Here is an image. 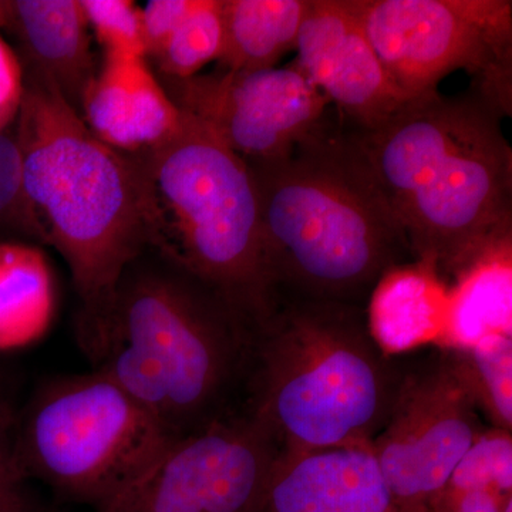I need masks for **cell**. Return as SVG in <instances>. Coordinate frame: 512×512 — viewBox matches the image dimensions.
I'll list each match as a JSON object with an SVG mask.
<instances>
[{
  "label": "cell",
  "instance_id": "6da1fadb",
  "mask_svg": "<svg viewBox=\"0 0 512 512\" xmlns=\"http://www.w3.org/2000/svg\"><path fill=\"white\" fill-rule=\"evenodd\" d=\"M25 93L15 121L22 187L40 242L69 266L77 339L99 365L113 343L117 289L147 251L133 163L94 136L55 84L22 66Z\"/></svg>",
  "mask_w": 512,
  "mask_h": 512
},
{
  "label": "cell",
  "instance_id": "7a4b0ae2",
  "mask_svg": "<svg viewBox=\"0 0 512 512\" xmlns=\"http://www.w3.org/2000/svg\"><path fill=\"white\" fill-rule=\"evenodd\" d=\"M504 117L476 93L404 101L370 130L350 127L413 259L447 285L512 232V150Z\"/></svg>",
  "mask_w": 512,
  "mask_h": 512
},
{
  "label": "cell",
  "instance_id": "3957f363",
  "mask_svg": "<svg viewBox=\"0 0 512 512\" xmlns=\"http://www.w3.org/2000/svg\"><path fill=\"white\" fill-rule=\"evenodd\" d=\"M247 164L276 296L366 308L387 269L414 261L349 126L326 117L289 156Z\"/></svg>",
  "mask_w": 512,
  "mask_h": 512
},
{
  "label": "cell",
  "instance_id": "277c9868",
  "mask_svg": "<svg viewBox=\"0 0 512 512\" xmlns=\"http://www.w3.org/2000/svg\"><path fill=\"white\" fill-rule=\"evenodd\" d=\"M403 372L370 335L366 308L276 296L251 332L244 410L286 453L372 444Z\"/></svg>",
  "mask_w": 512,
  "mask_h": 512
},
{
  "label": "cell",
  "instance_id": "5b68a950",
  "mask_svg": "<svg viewBox=\"0 0 512 512\" xmlns=\"http://www.w3.org/2000/svg\"><path fill=\"white\" fill-rule=\"evenodd\" d=\"M128 157L147 252L207 286L252 332L276 295L248 164L187 114L165 143Z\"/></svg>",
  "mask_w": 512,
  "mask_h": 512
},
{
  "label": "cell",
  "instance_id": "8992f818",
  "mask_svg": "<svg viewBox=\"0 0 512 512\" xmlns=\"http://www.w3.org/2000/svg\"><path fill=\"white\" fill-rule=\"evenodd\" d=\"M117 345L164 377L175 439L238 412L232 402L245 387L251 330L220 296L151 252L121 278L111 349Z\"/></svg>",
  "mask_w": 512,
  "mask_h": 512
},
{
  "label": "cell",
  "instance_id": "52a82bcc",
  "mask_svg": "<svg viewBox=\"0 0 512 512\" xmlns=\"http://www.w3.org/2000/svg\"><path fill=\"white\" fill-rule=\"evenodd\" d=\"M174 440L161 421L96 370L39 390L18 420L16 457L26 478L101 510Z\"/></svg>",
  "mask_w": 512,
  "mask_h": 512
},
{
  "label": "cell",
  "instance_id": "ba28073f",
  "mask_svg": "<svg viewBox=\"0 0 512 512\" xmlns=\"http://www.w3.org/2000/svg\"><path fill=\"white\" fill-rule=\"evenodd\" d=\"M373 49L407 97L439 92L463 70L501 116L512 114L511 0H355Z\"/></svg>",
  "mask_w": 512,
  "mask_h": 512
},
{
  "label": "cell",
  "instance_id": "9c48e42d",
  "mask_svg": "<svg viewBox=\"0 0 512 512\" xmlns=\"http://www.w3.org/2000/svg\"><path fill=\"white\" fill-rule=\"evenodd\" d=\"M282 450L241 410L168 444L99 512H264Z\"/></svg>",
  "mask_w": 512,
  "mask_h": 512
},
{
  "label": "cell",
  "instance_id": "30bf717a",
  "mask_svg": "<svg viewBox=\"0 0 512 512\" xmlns=\"http://www.w3.org/2000/svg\"><path fill=\"white\" fill-rule=\"evenodd\" d=\"M404 367L389 417L372 441L403 512H427L485 427L443 348Z\"/></svg>",
  "mask_w": 512,
  "mask_h": 512
},
{
  "label": "cell",
  "instance_id": "8fae6325",
  "mask_svg": "<svg viewBox=\"0 0 512 512\" xmlns=\"http://www.w3.org/2000/svg\"><path fill=\"white\" fill-rule=\"evenodd\" d=\"M158 79L178 109L204 124L245 163L289 156L328 117V99L292 66Z\"/></svg>",
  "mask_w": 512,
  "mask_h": 512
},
{
  "label": "cell",
  "instance_id": "7c38bea8",
  "mask_svg": "<svg viewBox=\"0 0 512 512\" xmlns=\"http://www.w3.org/2000/svg\"><path fill=\"white\" fill-rule=\"evenodd\" d=\"M293 69L357 130H370L409 100L373 49L355 0H311Z\"/></svg>",
  "mask_w": 512,
  "mask_h": 512
},
{
  "label": "cell",
  "instance_id": "4fadbf2b",
  "mask_svg": "<svg viewBox=\"0 0 512 512\" xmlns=\"http://www.w3.org/2000/svg\"><path fill=\"white\" fill-rule=\"evenodd\" d=\"M264 512H403L372 444L282 451Z\"/></svg>",
  "mask_w": 512,
  "mask_h": 512
},
{
  "label": "cell",
  "instance_id": "5bb4252c",
  "mask_svg": "<svg viewBox=\"0 0 512 512\" xmlns=\"http://www.w3.org/2000/svg\"><path fill=\"white\" fill-rule=\"evenodd\" d=\"M80 116L104 144L133 156L165 143L184 114L146 57L104 55Z\"/></svg>",
  "mask_w": 512,
  "mask_h": 512
},
{
  "label": "cell",
  "instance_id": "9a60e30c",
  "mask_svg": "<svg viewBox=\"0 0 512 512\" xmlns=\"http://www.w3.org/2000/svg\"><path fill=\"white\" fill-rule=\"evenodd\" d=\"M18 39L22 66L45 74L80 114L96 77L89 22L80 0H9L6 28Z\"/></svg>",
  "mask_w": 512,
  "mask_h": 512
},
{
  "label": "cell",
  "instance_id": "2e32d148",
  "mask_svg": "<svg viewBox=\"0 0 512 512\" xmlns=\"http://www.w3.org/2000/svg\"><path fill=\"white\" fill-rule=\"evenodd\" d=\"M448 285L423 259L387 269L366 305L370 335L384 355L400 357L439 345L446 325Z\"/></svg>",
  "mask_w": 512,
  "mask_h": 512
},
{
  "label": "cell",
  "instance_id": "e0dca14e",
  "mask_svg": "<svg viewBox=\"0 0 512 512\" xmlns=\"http://www.w3.org/2000/svg\"><path fill=\"white\" fill-rule=\"evenodd\" d=\"M491 335L512 336V232L493 239L448 284L437 348H466Z\"/></svg>",
  "mask_w": 512,
  "mask_h": 512
},
{
  "label": "cell",
  "instance_id": "ac0fdd59",
  "mask_svg": "<svg viewBox=\"0 0 512 512\" xmlns=\"http://www.w3.org/2000/svg\"><path fill=\"white\" fill-rule=\"evenodd\" d=\"M311 0H222L224 47L218 69L258 72L296 49Z\"/></svg>",
  "mask_w": 512,
  "mask_h": 512
},
{
  "label": "cell",
  "instance_id": "d6986e66",
  "mask_svg": "<svg viewBox=\"0 0 512 512\" xmlns=\"http://www.w3.org/2000/svg\"><path fill=\"white\" fill-rule=\"evenodd\" d=\"M53 309L45 254L25 242L0 241V350L22 348L43 335Z\"/></svg>",
  "mask_w": 512,
  "mask_h": 512
},
{
  "label": "cell",
  "instance_id": "ffe728a7",
  "mask_svg": "<svg viewBox=\"0 0 512 512\" xmlns=\"http://www.w3.org/2000/svg\"><path fill=\"white\" fill-rule=\"evenodd\" d=\"M443 349L488 427L512 431V336L491 335L466 348Z\"/></svg>",
  "mask_w": 512,
  "mask_h": 512
},
{
  "label": "cell",
  "instance_id": "44dd1931",
  "mask_svg": "<svg viewBox=\"0 0 512 512\" xmlns=\"http://www.w3.org/2000/svg\"><path fill=\"white\" fill-rule=\"evenodd\" d=\"M224 47L222 0H198L190 16L154 60L157 76L187 80L218 62Z\"/></svg>",
  "mask_w": 512,
  "mask_h": 512
},
{
  "label": "cell",
  "instance_id": "7402d4cb",
  "mask_svg": "<svg viewBox=\"0 0 512 512\" xmlns=\"http://www.w3.org/2000/svg\"><path fill=\"white\" fill-rule=\"evenodd\" d=\"M512 494V431L488 427L458 461L443 491Z\"/></svg>",
  "mask_w": 512,
  "mask_h": 512
},
{
  "label": "cell",
  "instance_id": "603a6c76",
  "mask_svg": "<svg viewBox=\"0 0 512 512\" xmlns=\"http://www.w3.org/2000/svg\"><path fill=\"white\" fill-rule=\"evenodd\" d=\"M104 55L146 57L141 9L130 0H80Z\"/></svg>",
  "mask_w": 512,
  "mask_h": 512
},
{
  "label": "cell",
  "instance_id": "cb8c5ba5",
  "mask_svg": "<svg viewBox=\"0 0 512 512\" xmlns=\"http://www.w3.org/2000/svg\"><path fill=\"white\" fill-rule=\"evenodd\" d=\"M0 231L16 232L40 242L23 195L18 144L9 130L0 131Z\"/></svg>",
  "mask_w": 512,
  "mask_h": 512
},
{
  "label": "cell",
  "instance_id": "d4e9b609",
  "mask_svg": "<svg viewBox=\"0 0 512 512\" xmlns=\"http://www.w3.org/2000/svg\"><path fill=\"white\" fill-rule=\"evenodd\" d=\"M18 419L0 392V512H35L16 457Z\"/></svg>",
  "mask_w": 512,
  "mask_h": 512
},
{
  "label": "cell",
  "instance_id": "484cf974",
  "mask_svg": "<svg viewBox=\"0 0 512 512\" xmlns=\"http://www.w3.org/2000/svg\"><path fill=\"white\" fill-rule=\"evenodd\" d=\"M198 0H150L141 9L147 59H156L184 20L197 6Z\"/></svg>",
  "mask_w": 512,
  "mask_h": 512
},
{
  "label": "cell",
  "instance_id": "4316f807",
  "mask_svg": "<svg viewBox=\"0 0 512 512\" xmlns=\"http://www.w3.org/2000/svg\"><path fill=\"white\" fill-rule=\"evenodd\" d=\"M25 93V74L20 57L0 36V131L18 119Z\"/></svg>",
  "mask_w": 512,
  "mask_h": 512
},
{
  "label": "cell",
  "instance_id": "83f0119b",
  "mask_svg": "<svg viewBox=\"0 0 512 512\" xmlns=\"http://www.w3.org/2000/svg\"><path fill=\"white\" fill-rule=\"evenodd\" d=\"M508 497L493 490L441 491L427 512H501Z\"/></svg>",
  "mask_w": 512,
  "mask_h": 512
},
{
  "label": "cell",
  "instance_id": "f1b7e54d",
  "mask_svg": "<svg viewBox=\"0 0 512 512\" xmlns=\"http://www.w3.org/2000/svg\"><path fill=\"white\" fill-rule=\"evenodd\" d=\"M9 15V0H0V29L6 28Z\"/></svg>",
  "mask_w": 512,
  "mask_h": 512
}]
</instances>
